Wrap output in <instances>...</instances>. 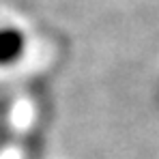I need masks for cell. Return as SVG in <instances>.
Listing matches in <instances>:
<instances>
[{"label":"cell","mask_w":159,"mask_h":159,"mask_svg":"<svg viewBox=\"0 0 159 159\" xmlns=\"http://www.w3.org/2000/svg\"><path fill=\"white\" fill-rule=\"evenodd\" d=\"M26 52V37L20 28H0V65H13Z\"/></svg>","instance_id":"cell-1"}]
</instances>
